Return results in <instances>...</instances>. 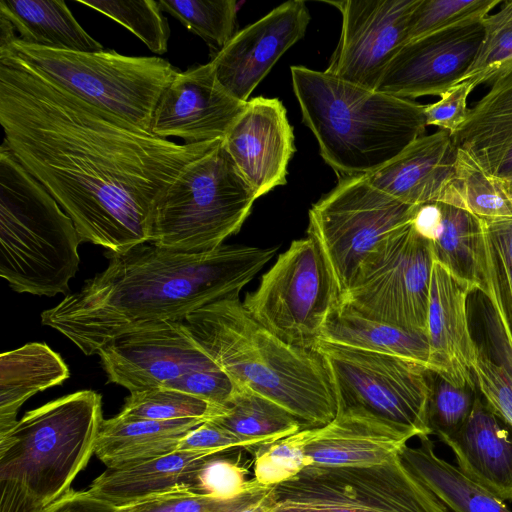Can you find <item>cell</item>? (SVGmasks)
<instances>
[{
	"mask_svg": "<svg viewBox=\"0 0 512 512\" xmlns=\"http://www.w3.org/2000/svg\"><path fill=\"white\" fill-rule=\"evenodd\" d=\"M415 208L376 188L365 176L341 179L311 207L308 236L320 248L340 301L364 261L412 221Z\"/></svg>",
	"mask_w": 512,
	"mask_h": 512,
	"instance_id": "8fae6325",
	"label": "cell"
},
{
	"mask_svg": "<svg viewBox=\"0 0 512 512\" xmlns=\"http://www.w3.org/2000/svg\"><path fill=\"white\" fill-rule=\"evenodd\" d=\"M484 36L482 21L440 30L406 43L375 90L413 99L441 96L462 82Z\"/></svg>",
	"mask_w": 512,
	"mask_h": 512,
	"instance_id": "2e32d148",
	"label": "cell"
},
{
	"mask_svg": "<svg viewBox=\"0 0 512 512\" xmlns=\"http://www.w3.org/2000/svg\"><path fill=\"white\" fill-rule=\"evenodd\" d=\"M276 251L222 245L207 253L184 254L147 242L107 253V268L43 311L41 322L90 356L118 335L183 320L210 303L239 294Z\"/></svg>",
	"mask_w": 512,
	"mask_h": 512,
	"instance_id": "7a4b0ae2",
	"label": "cell"
},
{
	"mask_svg": "<svg viewBox=\"0 0 512 512\" xmlns=\"http://www.w3.org/2000/svg\"><path fill=\"white\" fill-rule=\"evenodd\" d=\"M493 177L500 180L512 179V150L507 154Z\"/></svg>",
	"mask_w": 512,
	"mask_h": 512,
	"instance_id": "f5cc1de1",
	"label": "cell"
},
{
	"mask_svg": "<svg viewBox=\"0 0 512 512\" xmlns=\"http://www.w3.org/2000/svg\"><path fill=\"white\" fill-rule=\"evenodd\" d=\"M2 53L17 56L85 102L149 132L156 105L179 72L160 57L53 50L19 38Z\"/></svg>",
	"mask_w": 512,
	"mask_h": 512,
	"instance_id": "ba28073f",
	"label": "cell"
},
{
	"mask_svg": "<svg viewBox=\"0 0 512 512\" xmlns=\"http://www.w3.org/2000/svg\"><path fill=\"white\" fill-rule=\"evenodd\" d=\"M93 390L28 411L0 435V480L20 482L44 507L71 490L92 455L103 421Z\"/></svg>",
	"mask_w": 512,
	"mask_h": 512,
	"instance_id": "8992f818",
	"label": "cell"
},
{
	"mask_svg": "<svg viewBox=\"0 0 512 512\" xmlns=\"http://www.w3.org/2000/svg\"><path fill=\"white\" fill-rule=\"evenodd\" d=\"M70 376L62 357L47 344L32 342L0 355V435L18 421L20 407L32 396Z\"/></svg>",
	"mask_w": 512,
	"mask_h": 512,
	"instance_id": "83f0119b",
	"label": "cell"
},
{
	"mask_svg": "<svg viewBox=\"0 0 512 512\" xmlns=\"http://www.w3.org/2000/svg\"><path fill=\"white\" fill-rule=\"evenodd\" d=\"M420 0L331 2L342 15L338 44L327 73L375 90L389 63L406 44L407 27Z\"/></svg>",
	"mask_w": 512,
	"mask_h": 512,
	"instance_id": "5bb4252c",
	"label": "cell"
},
{
	"mask_svg": "<svg viewBox=\"0 0 512 512\" xmlns=\"http://www.w3.org/2000/svg\"><path fill=\"white\" fill-rule=\"evenodd\" d=\"M430 371L428 425L439 440L457 433L469 418L475 399V389L452 385Z\"/></svg>",
	"mask_w": 512,
	"mask_h": 512,
	"instance_id": "60d3db41",
	"label": "cell"
},
{
	"mask_svg": "<svg viewBox=\"0 0 512 512\" xmlns=\"http://www.w3.org/2000/svg\"><path fill=\"white\" fill-rule=\"evenodd\" d=\"M273 506V487H271L262 498L244 507L239 512H270Z\"/></svg>",
	"mask_w": 512,
	"mask_h": 512,
	"instance_id": "f907efd6",
	"label": "cell"
},
{
	"mask_svg": "<svg viewBox=\"0 0 512 512\" xmlns=\"http://www.w3.org/2000/svg\"><path fill=\"white\" fill-rule=\"evenodd\" d=\"M212 456L206 459L195 476L192 488L219 500L238 498L261 486L247 479V470L238 463Z\"/></svg>",
	"mask_w": 512,
	"mask_h": 512,
	"instance_id": "7bdbcfd3",
	"label": "cell"
},
{
	"mask_svg": "<svg viewBox=\"0 0 512 512\" xmlns=\"http://www.w3.org/2000/svg\"><path fill=\"white\" fill-rule=\"evenodd\" d=\"M457 172L465 210L487 221L512 219V201L500 182L459 148Z\"/></svg>",
	"mask_w": 512,
	"mask_h": 512,
	"instance_id": "d590c367",
	"label": "cell"
},
{
	"mask_svg": "<svg viewBox=\"0 0 512 512\" xmlns=\"http://www.w3.org/2000/svg\"><path fill=\"white\" fill-rule=\"evenodd\" d=\"M256 199L222 141L188 164L161 195L149 242L184 254L216 250L241 229Z\"/></svg>",
	"mask_w": 512,
	"mask_h": 512,
	"instance_id": "52a82bcc",
	"label": "cell"
},
{
	"mask_svg": "<svg viewBox=\"0 0 512 512\" xmlns=\"http://www.w3.org/2000/svg\"><path fill=\"white\" fill-rule=\"evenodd\" d=\"M336 414L370 418L413 437L430 436V371L415 361L320 340Z\"/></svg>",
	"mask_w": 512,
	"mask_h": 512,
	"instance_id": "9c48e42d",
	"label": "cell"
},
{
	"mask_svg": "<svg viewBox=\"0 0 512 512\" xmlns=\"http://www.w3.org/2000/svg\"><path fill=\"white\" fill-rule=\"evenodd\" d=\"M433 262L431 243L411 221L369 255L341 302L367 317L427 335Z\"/></svg>",
	"mask_w": 512,
	"mask_h": 512,
	"instance_id": "4fadbf2b",
	"label": "cell"
},
{
	"mask_svg": "<svg viewBox=\"0 0 512 512\" xmlns=\"http://www.w3.org/2000/svg\"><path fill=\"white\" fill-rule=\"evenodd\" d=\"M308 466L355 467L390 461L400 455L412 438L382 422L336 414L321 427L306 428Z\"/></svg>",
	"mask_w": 512,
	"mask_h": 512,
	"instance_id": "603a6c76",
	"label": "cell"
},
{
	"mask_svg": "<svg viewBox=\"0 0 512 512\" xmlns=\"http://www.w3.org/2000/svg\"><path fill=\"white\" fill-rule=\"evenodd\" d=\"M210 420L258 448L302 429V423L285 408L247 388H238L222 412Z\"/></svg>",
	"mask_w": 512,
	"mask_h": 512,
	"instance_id": "1f68e13d",
	"label": "cell"
},
{
	"mask_svg": "<svg viewBox=\"0 0 512 512\" xmlns=\"http://www.w3.org/2000/svg\"><path fill=\"white\" fill-rule=\"evenodd\" d=\"M475 87L472 80L462 81L443 93L439 101L424 105L427 126H436L453 134L468 116L467 99Z\"/></svg>",
	"mask_w": 512,
	"mask_h": 512,
	"instance_id": "bcb514c9",
	"label": "cell"
},
{
	"mask_svg": "<svg viewBox=\"0 0 512 512\" xmlns=\"http://www.w3.org/2000/svg\"><path fill=\"white\" fill-rule=\"evenodd\" d=\"M309 21L306 3L294 0L236 32L210 61L220 84L247 102L278 59L303 38Z\"/></svg>",
	"mask_w": 512,
	"mask_h": 512,
	"instance_id": "ac0fdd59",
	"label": "cell"
},
{
	"mask_svg": "<svg viewBox=\"0 0 512 512\" xmlns=\"http://www.w3.org/2000/svg\"><path fill=\"white\" fill-rule=\"evenodd\" d=\"M44 512H124L97 496L89 490H70L44 508Z\"/></svg>",
	"mask_w": 512,
	"mask_h": 512,
	"instance_id": "c3c4849f",
	"label": "cell"
},
{
	"mask_svg": "<svg viewBox=\"0 0 512 512\" xmlns=\"http://www.w3.org/2000/svg\"><path fill=\"white\" fill-rule=\"evenodd\" d=\"M501 0H420L413 10L406 43L468 22L482 21Z\"/></svg>",
	"mask_w": 512,
	"mask_h": 512,
	"instance_id": "ab89813d",
	"label": "cell"
},
{
	"mask_svg": "<svg viewBox=\"0 0 512 512\" xmlns=\"http://www.w3.org/2000/svg\"><path fill=\"white\" fill-rule=\"evenodd\" d=\"M473 376L489 408L512 427V372L481 352Z\"/></svg>",
	"mask_w": 512,
	"mask_h": 512,
	"instance_id": "ee69618b",
	"label": "cell"
},
{
	"mask_svg": "<svg viewBox=\"0 0 512 512\" xmlns=\"http://www.w3.org/2000/svg\"><path fill=\"white\" fill-rule=\"evenodd\" d=\"M320 340L394 355L430 367L427 335L367 317L343 302L330 316Z\"/></svg>",
	"mask_w": 512,
	"mask_h": 512,
	"instance_id": "f546056e",
	"label": "cell"
},
{
	"mask_svg": "<svg viewBox=\"0 0 512 512\" xmlns=\"http://www.w3.org/2000/svg\"><path fill=\"white\" fill-rule=\"evenodd\" d=\"M306 429L259 447L254 460V479L262 486L283 483L308 466L305 445Z\"/></svg>",
	"mask_w": 512,
	"mask_h": 512,
	"instance_id": "b9f144b4",
	"label": "cell"
},
{
	"mask_svg": "<svg viewBox=\"0 0 512 512\" xmlns=\"http://www.w3.org/2000/svg\"><path fill=\"white\" fill-rule=\"evenodd\" d=\"M451 137L488 174H496L512 150V65L493 79L490 90L469 109Z\"/></svg>",
	"mask_w": 512,
	"mask_h": 512,
	"instance_id": "cb8c5ba5",
	"label": "cell"
},
{
	"mask_svg": "<svg viewBox=\"0 0 512 512\" xmlns=\"http://www.w3.org/2000/svg\"><path fill=\"white\" fill-rule=\"evenodd\" d=\"M270 512H449L400 455L371 466H307L273 486Z\"/></svg>",
	"mask_w": 512,
	"mask_h": 512,
	"instance_id": "30bf717a",
	"label": "cell"
},
{
	"mask_svg": "<svg viewBox=\"0 0 512 512\" xmlns=\"http://www.w3.org/2000/svg\"><path fill=\"white\" fill-rule=\"evenodd\" d=\"M167 12L218 52L235 35L234 0H160Z\"/></svg>",
	"mask_w": 512,
	"mask_h": 512,
	"instance_id": "836d02e7",
	"label": "cell"
},
{
	"mask_svg": "<svg viewBox=\"0 0 512 512\" xmlns=\"http://www.w3.org/2000/svg\"><path fill=\"white\" fill-rule=\"evenodd\" d=\"M222 409L175 389L155 388L130 393L122 410L117 415L128 419L177 420L192 418L207 421L218 416Z\"/></svg>",
	"mask_w": 512,
	"mask_h": 512,
	"instance_id": "e575fe53",
	"label": "cell"
},
{
	"mask_svg": "<svg viewBox=\"0 0 512 512\" xmlns=\"http://www.w3.org/2000/svg\"><path fill=\"white\" fill-rule=\"evenodd\" d=\"M417 447L403 448L407 467L453 512H512L505 501L468 478L457 466L440 458L429 436Z\"/></svg>",
	"mask_w": 512,
	"mask_h": 512,
	"instance_id": "4dcf8cb0",
	"label": "cell"
},
{
	"mask_svg": "<svg viewBox=\"0 0 512 512\" xmlns=\"http://www.w3.org/2000/svg\"><path fill=\"white\" fill-rule=\"evenodd\" d=\"M457 166L458 147L450 133L438 130L415 139L365 178L408 205L442 202L464 209Z\"/></svg>",
	"mask_w": 512,
	"mask_h": 512,
	"instance_id": "44dd1931",
	"label": "cell"
},
{
	"mask_svg": "<svg viewBox=\"0 0 512 512\" xmlns=\"http://www.w3.org/2000/svg\"><path fill=\"white\" fill-rule=\"evenodd\" d=\"M304 124L341 179L368 175L424 135V105L370 90L326 71L291 66Z\"/></svg>",
	"mask_w": 512,
	"mask_h": 512,
	"instance_id": "277c9868",
	"label": "cell"
},
{
	"mask_svg": "<svg viewBox=\"0 0 512 512\" xmlns=\"http://www.w3.org/2000/svg\"><path fill=\"white\" fill-rule=\"evenodd\" d=\"M238 448H252V446L211 420L192 429L178 446V450L205 451L214 455Z\"/></svg>",
	"mask_w": 512,
	"mask_h": 512,
	"instance_id": "7dc6e473",
	"label": "cell"
},
{
	"mask_svg": "<svg viewBox=\"0 0 512 512\" xmlns=\"http://www.w3.org/2000/svg\"><path fill=\"white\" fill-rule=\"evenodd\" d=\"M97 354L108 381L130 393L165 387L192 370L215 363L184 331L181 320L118 335Z\"/></svg>",
	"mask_w": 512,
	"mask_h": 512,
	"instance_id": "9a60e30c",
	"label": "cell"
},
{
	"mask_svg": "<svg viewBox=\"0 0 512 512\" xmlns=\"http://www.w3.org/2000/svg\"><path fill=\"white\" fill-rule=\"evenodd\" d=\"M340 295L316 241H293L243 304L251 316L285 343L314 350L340 304Z\"/></svg>",
	"mask_w": 512,
	"mask_h": 512,
	"instance_id": "7c38bea8",
	"label": "cell"
},
{
	"mask_svg": "<svg viewBox=\"0 0 512 512\" xmlns=\"http://www.w3.org/2000/svg\"><path fill=\"white\" fill-rule=\"evenodd\" d=\"M0 512H44V506L18 481L0 480Z\"/></svg>",
	"mask_w": 512,
	"mask_h": 512,
	"instance_id": "681fc988",
	"label": "cell"
},
{
	"mask_svg": "<svg viewBox=\"0 0 512 512\" xmlns=\"http://www.w3.org/2000/svg\"><path fill=\"white\" fill-rule=\"evenodd\" d=\"M497 180L500 182L503 190L505 191V193L507 194L509 199L512 201V179L511 180H500V179H497Z\"/></svg>",
	"mask_w": 512,
	"mask_h": 512,
	"instance_id": "db71d44e",
	"label": "cell"
},
{
	"mask_svg": "<svg viewBox=\"0 0 512 512\" xmlns=\"http://www.w3.org/2000/svg\"><path fill=\"white\" fill-rule=\"evenodd\" d=\"M457 467L503 501H512V427L478 396L463 427L440 440Z\"/></svg>",
	"mask_w": 512,
	"mask_h": 512,
	"instance_id": "7402d4cb",
	"label": "cell"
},
{
	"mask_svg": "<svg viewBox=\"0 0 512 512\" xmlns=\"http://www.w3.org/2000/svg\"><path fill=\"white\" fill-rule=\"evenodd\" d=\"M0 124L17 161L71 218L81 242L122 253L150 240L157 201L223 140L178 144L85 102L0 54Z\"/></svg>",
	"mask_w": 512,
	"mask_h": 512,
	"instance_id": "6da1fadb",
	"label": "cell"
},
{
	"mask_svg": "<svg viewBox=\"0 0 512 512\" xmlns=\"http://www.w3.org/2000/svg\"><path fill=\"white\" fill-rule=\"evenodd\" d=\"M182 327L239 388L276 402L307 428L337 411L327 369L315 350L285 343L257 322L232 294L188 314Z\"/></svg>",
	"mask_w": 512,
	"mask_h": 512,
	"instance_id": "3957f363",
	"label": "cell"
},
{
	"mask_svg": "<svg viewBox=\"0 0 512 512\" xmlns=\"http://www.w3.org/2000/svg\"><path fill=\"white\" fill-rule=\"evenodd\" d=\"M440 204V230L436 239L430 242L434 259L479 289L481 219L463 208Z\"/></svg>",
	"mask_w": 512,
	"mask_h": 512,
	"instance_id": "d6a6232c",
	"label": "cell"
},
{
	"mask_svg": "<svg viewBox=\"0 0 512 512\" xmlns=\"http://www.w3.org/2000/svg\"><path fill=\"white\" fill-rule=\"evenodd\" d=\"M246 102L218 81L211 62L179 71L160 97L150 132L186 144L223 140Z\"/></svg>",
	"mask_w": 512,
	"mask_h": 512,
	"instance_id": "e0dca14e",
	"label": "cell"
},
{
	"mask_svg": "<svg viewBox=\"0 0 512 512\" xmlns=\"http://www.w3.org/2000/svg\"><path fill=\"white\" fill-rule=\"evenodd\" d=\"M161 388L175 389L223 408L239 387L216 363H213L192 370Z\"/></svg>",
	"mask_w": 512,
	"mask_h": 512,
	"instance_id": "f6af8a7d",
	"label": "cell"
},
{
	"mask_svg": "<svg viewBox=\"0 0 512 512\" xmlns=\"http://www.w3.org/2000/svg\"><path fill=\"white\" fill-rule=\"evenodd\" d=\"M479 276L503 365L512 372V219H481Z\"/></svg>",
	"mask_w": 512,
	"mask_h": 512,
	"instance_id": "4316f807",
	"label": "cell"
},
{
	"mask_svg": "<svg viewBox=\"0 0 512 512\" xmlns=\"http://www.w3.org/2000/svg\"><path fill=\"white\" fill-rule=\"evenodd\" d=\"M484 36L477 55L462 81L475 85L493 79L512 65V1L482 20Z\"/></svg>",
	"mask_w": 512,
	"mask_h": 512,
	"instance_id": "f35d334b",
	"label": "cell"
},
{
	"mask_svg": "<svg viewBox=\"0 0 512 512\" xmlns=\"http://www.w3.org/2000/svg\"><path fill=\"white\" fill-rule=\"evenodd\" d=\"M17 38L13 24L7 18L0 15V49L9 46Z\"/></svg>",
	"mask_w": 512,
	"mask_h": 512,
	"instance_id": "816d5d0a",
	"label": "cell"
},
{
	"mask_svg": "<svg viewBox=\"0 0 512 512\" xmlns=\"http://www.w3.org/2000/svg\"><path fill=\"white\" fill-rule=\"evenodd\" d=\"M0 15L29 45L62 51L100 52L103 46L74 18L64 1L1 0Z\"/></svg>",
	"mask_w": 512,
	"mask_h": 512,
	"instance_id": "f1b7e54d",
	"label": "cell"
},
{
	"mask_svg": "<svg viewBox=\"0 0 512 512\" xmlns=\"http://www.w3.org/2000/svg\"><path fill=\"white\" fill-rule=\"evenodd\" d=\"M205 422L201 419L148 420L116 415L102 421L95 455L107 468H121L178 450L181 440Z\"/></svg>",
	"mask_w": 512,
	"mask_h": 512,
	"instance_id": "484cf974",
	"label": "cell"
},
{
	"mask_svg": "<svg viewBox=\"0 0 512 512\" xmlns=\"http://www.w3.org/2000/svg\"><path fill=\"white\" fill-rule=\"evenodd\" d=\"M223 146L257 198L286 184L295 145L282 102L262 96L249 99Z\"/></svg>",
	"mask_w": 512,
	"mask_h": 512,
	"instance_id": "d6986e66",
	"label": "cell"
},
{
	"mask_svg": "<svg viewBox=\"0 0 512 512\" xmlns=\"http://www.w3.org/2000/svg\"><path fill=\"white\" fill-rule=\"evenodd\" d=\"M78 3L93 8L118 22L136 35L153 53L168 50L170 28L162 14L159 1H86Z\"/></svg>",
	"mask_w": 512,
	"mask_h": 512,
	"instance_id": "8d00e7d4",
	"label": "cell"
},
{
	"mask_svg": "<svg viewBox=\"0 0 512 512\" xmlns=\"http://www.w3.org/2000/svg\"><path fill=\"white\" fill-rule=\"evenodd\" d=\"M80 243L71 218L3 141L0 276L18 293L48 297L67 294L79 268Z\"/></svg>",
	"mask_w": 512,
	"mask_h": 512,
	"instance_id": "5b68a950",
	"label": "cell"
},
{
	"mask_svg": "<svg viewBox=\"0 0 512 512\" xmlns=\"http://www.w3.org/2000/svg\"><path fill=\"white\" fill-rule=\"evenodd\" d=\"M205 451L177 450L121 468H107L89 486L95 496L122 507L180 484L192 486L197 471L209 457Z\"/></svg>",
	"mask_w": 512,
	"mask_h": 512,
	"instance_id": "d4e9b609",
	"label": "cell"
},
{
	"mask_svg": "<svg viewBox=\"0 0 512 512\" xmlns=\"http://www.w3.org/2000/svg\"><path fill=\"white\" fill-rule=\"evenodd\" d=\"M475 290L476 284L434 259L427 316L429 370L460 388H476L473 366L481 351L472 338L467 316V299Z\"/></svg>",
	"mask_w": 512,
	"mask_h": 512,
	"instance_id": "ffe728a7",
	"label": "cell"
},
{
	"mask_svg": "<svg viewBox=\"0 0 512 512\" xmlns=\"http://www.w3.org/2000/svg\"><path fill=\"white\" fill-rule=\"evenodd\" d=\"M270 488L261 485L238 498L219 500L180 484L120 508L124 512H239L262 498Z\"/></svg>",
	"mask_w": 512,
	"mask_h": 512,
	"instance_id": "74e56055",
	"label": "cell"
}]
</instances>
